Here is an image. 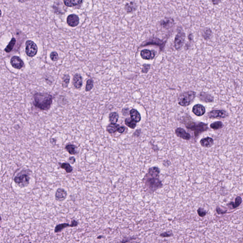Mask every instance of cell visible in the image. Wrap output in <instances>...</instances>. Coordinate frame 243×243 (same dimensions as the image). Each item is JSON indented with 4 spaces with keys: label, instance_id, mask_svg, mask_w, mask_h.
Returning <instances> with one entry per match:
<instances>
[{
    "label": "cell",
    "instance_id": "obj_29",
    "mask_svg": "<svg viewBox=\"0 0 243 243\" xmlns=\"http://www.w3.org/2000/svg\"><path fill=\"white\" fill-rule=\"evenodd\" d=\"M241 202H242V199L241 198V197H237V198H236V200H235V203L234 204V203L232 202L231 204L233 205L232 206H233V208H236L239 206L240 205Z\"/></svg>",
    "mask_w": 243,
    "mask_h": 243
},
{
    "label": "cell",
    "instance_id": "obj_18",
    "mask_svg": "<svg viewBox=\"0 0 243 243\" xmlns=\"http://www.w3.org/2000/svg\"><path fill=\"white\" fill-rule=\"evenodd\" d=\"M65 149L71 155H76L78 153L77 147L74 144H67L65 146Z\"/></svg>",
    "mask_w": 243,
    "mask_h": 243
},
{
    "label": "cell",
    "instance_id": "obj_28",
    "mask_svg": "<svg viewBox=\"0 0 243 243\" xmlns=\"http://www.w3.org/2000/svg\"><path fill=\"white\" fill-rule=\"evenodd\" d=\"M93 87V81L91 80H87L86 85V90L87 91H90Z\"/></svg>",
    "mask_w": 243,
    "mask_h": 243
},
{
    "label": "cell",
    "instance_id": "obj_20",
    "mask_svg": "<svg viewBox=\"0 0 243 243\" xmlns=\"http://www.w3.org/2000/svg\"><path fill=\"white\" fill-rule=\"evenodd\" d=\"M82 0H64V3L66 6L71 7L81 4Z\"/></svg>",
    "mask_w": 243,
    "mask_h": 243
},
{
    "label": "cell",
    "instance_id": "obj_3",
    "mask_svg": "<svg viewBox=\"0 0 243 243\" xmlns=\"http://www.w3.org/2000/svg\"><path fill=\"white\" fill-rule=\"evenodd\" d=\"M30 178L29 174L27 173V171H22L15 177L14 181L16 184L22 188L28 185Z\"/></svg>",
    "mask_w": 243,
    "mask_h": 243
},
{
    "label": "cell",
    "instance_id": "obj_26",
    "mask_svg": "<svg viewBox=\"0 0 243 243\" xmlns=\"http://www.w3.org/2000/svg\"><path fill=\"white\" fill-rule=\"evenodd\" d=\"M119 115L116 113H112L109 115V120L110 122L113 123H115L118 121Z\"/></svg>",
    "mask_w": 243,
    "mask_h": 243
},
{
    "label": "cell",
    "instance_id": "obj_1",
    "mask_svg": "<svg viewBox=\"0 0 243 243\" xmlns=\"http://www.w3.org/2000/svg\"><path fill=\"white\" fill-rule=\"evenodd\" d=\"M159 168L153 167L149 169L148 173L144 177L143 182L147 189L150 191L153 192L163 186L161 181L159 178Z\"/></svg>",
    "mask_w": 243,
    "mask_h": 243
},
{
    "label": "cell",
    "instance_id": "obj_21",
    "mask_svg": "<svg viewBox=\"0 0 243 243\" xmlns=\"http://www.w3.org/2000/svg\"><path fill=\"white\" fill-rule=\"evenodd\" d=\"M59 165L61 169H64L67 173H70L73 171V168L69 163H59Z\"/></svg>",
    "mask_w": 243,
    "mask_h": 243
},
{
    "label": "cell",
    "instance_id": "obj_31",
    "mask_svg": "<svg viewBox=\"0 0 243 243\" xmlns=\"http://www.w3.org/2000/svg\"><path fill=\"white\" fill-rule=\"evenodd\" d=\"M50 57L51 59L53 61H56L59 59V56L56 52H52L50 54Z\"/></svg>",
    "mask_w": 243,
    "mask_h": 243
},
{
    "label": "cell",
    "instance_id": "obj_25",
    "mask_svg": "<svg viewBox=\"0 0 243 243\" xmlns=\"http://www.w3.org/2000/svg\"><path fill=\"white\" fill-rule=\"evenodd\" d=\"M125 123L127 126L131 129H134L136 126V122L132 118H128L126 119V120H125Z\"/></svg>",
    "mask_w": 243,
    "mask_h": 243
},
{
    "label": "cell",
    "instance_id": "obj_22",
    "mask_svg": "<svg viewBox=\"0 0 243 243\" xmlns=\"http://www.w3.org/2000/svg\"><path fill=\"white\" fill-rule=\"evenodd\" d=\"M199 98L201 100L206 102H212L213 101V98L211 95L206 93H200Z\"/></svg>",
    "mask_w": 243,
    "mask_h": 243
},
{
    "label": "cell",
    "instance_id": "obj_19",
    "mask_svg": "<svg viewBox=\"0 0 243 243\" xmlns=\"http://www.w3.org/2000/svg\"><path fill=\"white\" fill-rule=\"evenodd\" d=\"M130 115L131 116V118L135 121L136 122H139L140 121L141 117H140V115L137 110L135 109H132L130 112Z\"/></svg>",
    "mask_w": 243,
    "mask_h": 243
},
{
    "label": "cell",
    "instance_id": "obj_12",
    "mask_svg": "<svg viewBox=\"0 0 243 243\" xmlns=\"http://www.w3.org/2000/svg\"><path fill=\"white\" fill-rule=\"evenodd\" d=\"M67 196V192L65 189L59 188L57 190L55 194V198L58 201H62L66 199Z\"/></svg>",
    "mask_w": 243,
    "mask_h": 243
},
{
    "label": "cell",
    "instance_id": "obj_33",
    "mask_svg": "<svg viewBox=\"0 0 243 243\" xmlns=\"http://www.w3.org/2000/svg\"><path fill=\"white\" fill-rule=\"evenodd\" d=\"M171 234L168 233V232H165V233H163L161 234H160L161 237H169L171 236Z\"/></svg>",
    "mask_w": 243,
    "mask_h": 243
},
{
    "label": "cell",
    "instance_id": "obj_16",
    "mask_svg": "<svg viewBox=\"0 0 243 243\" xmlns=\"http://www.w3.org/2000/svg\"><path fill=\"white\" fill-rule=\"evenodd\" d=\"M73 84L77 89L81 87L82 86V78L80 75L78 74L75 75L73 80Z\"/></svg>",
    "mask_w": 243,
    "mask_h": 243
},
{
    "label": "cell",
    "instance_id": "obj_10",
    "mask_svg": "<svg viewBox=\"0 0 243 243\" xmlns=\"http://www.w3.org/2000/svg\"><path fill=\"white\" fill-rule=\"evenodd\" d=\"M11 63L14 68L17 70H20L24 66L23 61L17 56H14L11 58Z\"/></svg>",
    "mask_w": 243,
    "mask_h": 243
},
{
    "label": "cell",
    "instance_id": "obj_7",
    "mask_svg": "<svg viewBox=\"0 0 243 243\" xmlns=\"http://www.w3.org/2000/svg\"><path fill=\"white\" fill-rule=\"evenodd\" d=\"M185 38V35L183 32H178L175 39L174 46L176 49L179 50L181 48L184 42Z\"/></svg>",
    "mask_w": 243,
    "mask_h": 243
},
{
    "label": "cell",
    "instance_id": "obj_15",
    "mask_svg": "<svg viewBox=\"0 0 243 243\" xmlns=\"http://www.w3.org/2000/svg\"><path fill=\"white\" fill-rule=\"evenodd\" d=\"M140 56L144 59H152L155 57V52L154 51H151L148 49H144L140 52Z\"/></svg>",
    "mask_w": 243,
    "mask_h": 243
},
{
    "label": "cell",
    "instance_id": "obj_2",
    "mask_svg": "<svg viewBox=\"0 0 243 243\" xmlns=\"http://www.w3.org/2000/svg\"><path fill=\"white\" fill-rule=\"evenodd\" d=\"M35 106L40 110H47L52 103V96L47 93H36L34 95Z\"/></svg>",
    "mask_w": 243,
    "mask_h": 243
},
{
    "label": "cell",
    "instance_id": "obj_30",
    "mask_svg": "<svg viewBox=\"0 0 243 243\" xmlns=\"http://www.w3.org/2000/svg\"><path fill=\"white\" fill-rule=\"evenodd\" d=\"M70 77L69 75H65L63 79V86L64 87H67L69 85V81H70Z\"/></svg>",
    "mask_w": 243,
    "mask_h": 243
},
{
    "label": "cell",
    "instance_id": "obj_5",
    "mask_svg": "<svg viewBox=\"0 0 243 243\" xmlns=\"http://www.w3.org/2000/svg\"><path fill=\"white\" fill-rule=\"evenodd\" d=\"M187 128L191 130L195 131V135L196 137L199 135V133L201 132L206 131L208 129V125L205 123H200L199 124H195V123H191L187 125Z\"/></svg>",
    "mask_w": 243,
    "mask_h": 243
},
{
    "label": "cell",
    "instance_id": "obj_17",
    "mask_svg": "<svg viewBox=\"0 0 243 243\" xmlns=\"http://www.w3.org/2000/svg\"><path fill=\"white\" fill-rule=\"evenodd\" d=\"M200 143L202 146L206 148H209L213 146L214 143V140L212 138L210 137H206V138H203L200 141Z\"/></svg>",
    "mask_w": 243,
    "mask_h": 243
},
{
    "label": "cell",
    "instance_id": "obj_32",
    "mask_svg": "<svg viewBox=\"0 0 243 243\" xmlns=\"http://www.w3.org/2000/svg\"><path fill=\"white\" fill-rule=\"evenodd\" d=\"M197 212H198V215H199V216H201V217H203L206 215V212L201 208H199V209H198Z\"/></svg>",
    "mask_w": 243,
    "mask_h": 243
},
{
    "label": "cell",
    "instance_id": "obj_36",
    "mask_svg": "<svg viewBox=\"0 0 243 243\" xmlns=\"http://www.w3.org/2000/svg\"><path fill=\"white\" fill-rule=\"evenodd\" d=\"M210 1H211L213 4H215V5H216V4H218L219 3H220L221 0H210Z\"/></svg>",
    "mask_w": 243,
    "mask_h": 243
},
{
    "label": "cell",
    "instance_id": "obj_8",
    "mask_svg": "<svg viewBox=\"0 0 243 243\" xmlns=\"http://www.w3.org/2000/svg\"><path fill=\"white\" fill-rule=\"evenodd\" d=\"M227 116V114L224 110H213L208 114L210 118H224Z\"/></svg>",
    "mask_w": 243,
    "mask_h": 243
},
{
    "label": "cell",
    "instance_id": "obj_23",
    "mask_svg": "<svg viewBox=\"0 0 243 243\" xmlns=\"http://www.w3.org/2000/svg\"><path fill=\"white\" fill-rule=\"evenodd\" d=\"M119 125H117L116 123H111L110 125H108V126L107 127V131L109 133H114L116 131L118 130L119 128Z\"/></svg>",
    "mask_w": 243,
    "mask_h": 243
},
{
    "label": "cell",
    "instance_id": "obj_11",
    "mask_svg": "<svg viewBox=\"0 0 243 243\" xmlns=\"http://www.w3.org/2000/svg\"><path fill=\"white\" fill-rule=\"evenodd\" d=\"M67 24L70 27H75L77 26L80 22V19L77 15L71 14L67 17Z\"/></svg>",
    "mask_w": 243,
    "mask_h": 243
},
{
    "label": "cell",
    "instance_id": "obj_24",
    "mask_svg": "<svg viewBox=\"0 0 243 243\" xmlns=\"http://www.w3.org/2000/svg\"><path fill=\"white\" fill-rule=\"evenodd\" d=\"M15 43H16V39H15L14 38H13L10 41L7 46L6 47V48L4 49L5 52L7 53L11 52L13 48H14Z\"/></svg>",
    "mask_w": 243,
    "mask_h": 243
},
{
    "label": "cell",
    "instance_id": "obj_34",
    "mask_svg": "<svg viewBox=\"0 0 243 243\" xmlns=\"http://www.w3.org/2000/svg\"><path fill=\"white\" fill-rule=\"evenodd\" d=\"M69 161L71 164H74L76 162V159L73 156L70 157L69 158Z\"/></svg>",
    "mask_w": 243,
    "mask_h": 243
},
{
    "label": "cell",
    "instance_id": "obj_14",
    "mask_svg": "<svg viewBox=\"0 0 243 243\" xmlns=\"http://www.w3.org/2000/svg\"><path fill=\"white\" fill-rule=\"evenodd\" d=\"M175 133L178 137L182 138L183 139L189 140L191 138L189 133H187L184 130L181 128H178L175 130Z\"/></svg>",
    "mask_w": 243,
    "mask_h": 243
},
{
    "label": "cell",
    "instance_id": "obj_37",
    "mask_svg": "<svg viewBox=\"0 0 243 243\" xmlns=\"http://www.w3.org/2000/svg\"><path fill=\"white\" fill-rule=\"evenodd\" d=\"M102 237H103L102 236H100V237H97V238L98 239H100V238H101Z\"/></svg>",
    "mask_w": 243,
    "mask_h": 243
},
{
    "label": "cell",
    "instance_id": "obj_6",
    "mask_svg": "<svg viewBox=\"0 0 243 243\" xmlns=\"http://www.w3.org/2000/svg\"><path fill=\"white\" fill-rule=\"evenodd\" d=\"M25 52L29 57H32L35 56L38 52L37 46L32 40H28L26 42Z\"/></svg>",
    "mask_w": 243,
    "mask_h": 243
},
{
    "label": "cell",
    "instance_id": "obj_35",
    "mask_svg": "<svg viewBox=\"0 0 243 243\" xmlns=\"http://www.w3.org/2000/svg\"><path fill=\"white\" fill-rule=\"evenodd\" d=\"M125 127L122 126V127H119V128L118 131L119 133H123L124 131H125Z\"/></svg>",
    "mask_w": 243,
    "mask_h": 243
},
{
    "label": "cell",
    "instance_id": "obj_27",
    "mask_svg": "<svg viewBox=\"0 0 243 243\" xmlns=\"http://www.w3.org/2000/svg\"><path fill=\"white\" fill-rule=\"evenodd\" d=\"M210 126L211 128L216 130L222 128L223 125L222 123L220 122V121H217V122H216L211 123L210 125Z\"/></svg>",
    "mask_w": 243,
    "mask_h": 243
},
{
    "label": "cell",
    "instance_id": "obj_13",
    "mask_svg": "<svg viewBox=\"0 0 243 243\" xmlns=\"http://www.w3.org/2000/svg\"><path fill=\"white\" fill-rule=\"evenodd\" d=\"M192 112L197 116H201L205 113V108L203 105L200 104H197L193 106Z\"/></svg>",
    "mask_w": 243,
    "mask_h": 243
},
{
    "label": "cell",
    "instance_id": "obj_4",
    "mask_svg": "<svg viewBox=\"0 0 243 243\" xmlns=\"http://www.w3.org/2000/svg\"><path fill=\"white\" fill-rule=\"evenodd\" d=\"M196 97V93L193 91H189L182 93L178 97V104L182 106L189 105L193 102Z\"/></svg>",
    "mask_w": 243,
    "mask_h": 243
},
{
    "label": "cell",
    "instance_id": "obj_9",
    "mask_svg": "<svg viewBox=\"0 0 243 243\" xmlns=\"http://www.w3.org/2000/svg\"><path fill=\"white\" fill-rule=\"evenodd\" d=\"M78 225V222L77 221L75 220H73L71 221V223L70 224L67 223H62L59 224V225H57L55 227L54 231L55 233H59V232H61L63 229H65L67 227H77Z\"/></svg>",
    "mask_w": 243,
    "mask_h": 243
}]
</instances>
